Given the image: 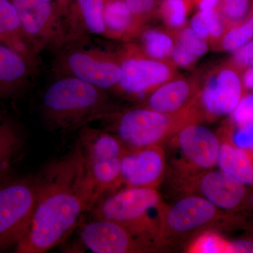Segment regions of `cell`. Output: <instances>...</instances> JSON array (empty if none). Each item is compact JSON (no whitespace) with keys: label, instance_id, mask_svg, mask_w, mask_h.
<instances>
[{"label":"cell","instance_id":"obj_10","mask_svg":"<svg viewBox=\"0 0 253 253\" xmlns=\"http://www.w3.org/2000/svg\"><path fill=\"white\" fill-rule=\"evenodd\" d=\"M80 236L82 244L94 253H148L161 246L139 231L109 219L94 218L82 226Z\"/></svg>","mask_w":253,"mask_h":253},{"label":"cell","instance_id":"obj_25","mask_svg":"<svg viewBox=\"0 0 253 253\" xmlns=\"http://www.w3.org/2000/svg\"><path fill=\"white\" fill-rule=\"evenodd\" d=\"M21 33L23 34L14 4L11 0H0V41L7 44V41H14Z\"/></svg>","mask_w":253,"mask_h":253},{"label":"cell","instance_id":"obj_19","mask_svg":"<svg viewBox=\"0 0 253 253\" xmlns=\"http://www.w3.org/2000/svg\"><path fill=\"white\" fill-rule=\"evenodd\" d=\"M139 35L140 44L137 46L143 54L151 59L172 61L175 34L166 28H144Z\"/></svg>","mask_w":253,"mask_h":253},{"label":"cell","instance_id":"obj_3","mask_svg":"<svg viewBox=\"0 0 253 253\" xmlns=\"http://www.w3.org/2000/svg\"><path fill=\"white\" fill-rule=\"evenodd\" d=\"M245 223V217L224 212L204 198L189 194L167 206L158 240L161 246H174L206 231L240 227Z\"/></svg>","mask_w":253,"mask_h":253},{"label":"cell","instance_id":"obj_27","mask_svg":"<svg viewBox=\"0 0 253 253\" xmlns=\"http://www.w3.org/2000/svg\"><path fill=\"white\" fill-rule=\"evenodd\" d=\"M227 240L214 231H208L196 236L188 247V252L197 253H226Z\"/></svg>","mask_w":253,"mask_h":253},{"label":"cell","instance_id":"obj_36","mask_svg":"<svg viewBox=\"0 0 253 253\" xmlns=\"http://www.w3.org/2000/svg\"><path fill=\"white\" fill-rule=\"evenodd\" d=\"M43 1H46V2L51 3L54 0H43Z\"/></svg>","mask_w":253,"mask_h":253},{"label":"cell","instance_id":"obj_11","mask_svg":"<svg viewBox=\"0 0 253 253\" xmlns=\"http://www.w3.org/2000/svg\"><path fill=\"white\" fill-rule=\"evenodd\" d=\"M64 63L71 76L104 90L117 87L121 81L122 71L117 56L74 50L66 55Z\"/></svg>","mask_w":253,"mask_h":253},{"label":"cell","instance_id":"obj_23","mask_svg":"<svg viewBox=\"0 0 253 253\" xmlns=\"http://www.w3.org/2000/svg\"><path fill=\"white\" fill-rule=\"evenodd\" d=\"M83 23L89 33L105 35L104 0H76Z\"/></svg>","mask_w":253,"mask_h":253},{"label":"cell","instance_id":"obj_21","mask_svg":"<svg viewBox=\"0 0 253 253\" xmlns=\"http://www.w3.org/2000/svg\"><path fill=\"white\" fill-rule=\"evenodd\" d=\"M196 0H159L156 15L166 29L176 34L187 26V18Z\"/></svg>","mask_w":253,"mask_h":253},{"label":"cell","instance_id":"obj_26","mask_svg":"<svg viewBox=\"0 0 253 253\" xmlns=\"http://www.w3.org/2000/svg\"><path fill=\"white\" fill-rule=\"evenodd\" d=\"M216 9L228 28L242 22L253 14V0H219Z\"/></svg>","mask_w":253,"mask_h":253},{"label":"cell","instance_id":"obj_16","mask_svg":"<svg viewBox=\"0 0 253 253\" xmlns=\"http://www.w3.org/2000/svg\"><path fill=\"white\" fill-rule=\"evenodd\" d=\"M105 35L114 39H129L143 28L136 21L125 0H104Z\"/></svg>","mask_w":253,"mask_h":253},{"label":"cell","instance_id":"obj_12","mask_svg":"<svg viewBox=\"0 0 253 253\" xmlns=\"http://www.w3.org/2000/svg\"><path fill=\"white\" fill-rule=\"evenodd\" d=\"M166 169V156L160 145L127 150L121 158V184L156 188L162 182Z\"/></svg>","mask_w":253,"mask_h":253},{"label":"cell","instance_id":"obj_24","mask_svg":"<svg viewBox=\"0 0 253 253\" xmlns=\"http://www.w3.org/2000/svg\"><path fill=\"white\" fill-rule=\"evenodd\" d=\"M20 137L10 125H0V179L11 166L20 148Z\"/></svg>","mask_w":253,"mask_h":253},{"label":"cell","instance_id":"obj_29","mask_svg":"<svg viewBox=\"0 0 253 253\" xmlns=\"http://www.w3.org/2000/svg\"><path fill=\"white\" fill-rule=\"evenodd\" d=\"M136 21L144 27L145 23L154 14L159 0H125Z\"/></svg>","mask_w":253,"mask_h":253},{"label":"cell","instance_id":"obj_5","mask_svg":"<svg viewBox=\"0 0 253 253\" xmlns=\"http://www.w3.org/2000/svg\"><path fill=\"white\" fill-rule=\"evenodd\" d=\"M201 119L197 108L176 114H165L146 107L119 113L113 129L125 146L136 150L169 141L184 126Z\"/></svg>","mask_w":253,"mask_h":253},{"label":"cell","instance_id":"obj_32","mask_svg":"<svg viewBox=\"0 0 253 253\" xmlns=\"http://www.w3.org/2000/svg\"><path fill=\"white\" fill-rule=\"evenodd\" d=\"M232 53L229 61L241 71L253 67V39Z\"/></svg>","mask_w":253,"mask_h":253},{"label":"cell","instance_id":"obj_37","mask_svg":"<svg viewBox=\"0 0 253 253\" xmlns=\"http://www.w3.org/2000/svg\"><path fill=\"white\" fill-rule=\"evenodd\" d=\"M196 1H197V2H198V0H196Z\"/></svg>","mask_w":253,"mask_h":253},{"label":"cell","instance_id":"obj_2","mask_svg":"<svg viewBox=\"0 0 253 253\" xmlns=\"http://www.w3.org/2000/svg\"><path fill=\"white\" fill-rule=\"evenodd\" d=\"M104 89L79 78H61L46 89L42 111L46 123L55 129L68 130L114 113Z\"/></svg>","mask_w":253,"mask_h":253},{"label":"cell","instance_id":"obj_18","mask_svg":"<svg viewBox=\"0 0 253 253\" xmlns=\"http://www.w3.org/2000/svg\"><path fill=\"white\" fill-rule=\"evenodd\" d=\"M28 74V64L22 51L0 44V93L9 92L21 84Z\"/></svg>","mask_w":253,"mask_h":253},{"label":"cell","instance_id":"obj_14","mask_svg":"<svg viewBox=\"0 0 253 253\" xmlns=\"http://www.w3.org/2000/svg\"><path fill=\"white\" fill-rule=\"evenodd\" d=\"M200 92L198 76H177L146 98L143 107L165 114H176L197 107Z\"/></svg>","mask_w":253,"mask_h":253},{"label":"cell","instance_id":"obj_8","mask_svg":"<svg viewBox=\"0 0 253 253\" xmlns=\"http://www.w3.org/2000/svg\"><path fill=\"white\" fill-rule=\"evenodd\" d=\"M118 58L121 64V81L116 89L131 97L146 96L160 86L179 76L172 61L151 59L136 45L126 46Z\"/></svg>","mask_w":253,"mask_h":253},{"label":"cell","instance_id":"obj_6","mask_svg":"<svg viewBox=\"0 0 253 253\" xmlns=\"http://www.w3.org/2000/svg\"><path fill=\"white\" fill-rule=\"evenodd\" d=\"M37 199L36 176L0 184V251L15 248L29 229Z\"/></svg>","mask_w":253,"mask_h":253},{"label":"cell","instance_id":"obj_9","mask_svg":"<svg viewBox=\"0 0 253 253\" xmlns=\"http://www.w3.org/2000/svg\"><path fill=\"white\" fill-rule=\"evenodd\" d=\"M184 188L204 198L224 212L246 217L253 212V186L243 184L220 170L204 171L184 178Z\"/></svg>","mask_w":253,"mask_h":253},{"label":"cell","instance_id":"obj_20","mask_svg":"<svg viewBox=\"0 0 253 253\" xmlns=\"http://www.w3.org/2000/svg\"><path fill=\"white\" fill-rule=\"evenodd\" d=\"M191 29L204 38L213 49L224 35L227 26L217 9L199 11L190 20Z\"/></svg>","mask_w":253,"mask_h":253},{"label":"cell","instance_id":"obj_4","mask_svg":"<svg viewBox=\"0 0 253 253\" xmlns=\"http://www.w3.org/2000/svg\"><path fill=\"white\" fill-rule=\"evenodd\" d=\"M167 206L156 188L126 186L107 197L100 198L91 212L96 219L121 223L161 246L158 236Z\"/></svg>","mask_w":253,"mask_h":253},{"label":"cell","instance_id":"obj_28","mask_svg":"<svg viewBox=\"0 0 253 253\" xmlns=\"http://www.w3.org/2000/svg\"><path fill=\"white\" fill-rule=\"evenodd\" d=\"M175 36L176 42L198 59H201L207 54L208 49L211 47L209 43L193 31L188 25L178 32Z\"/></svg>","mask_w":253,"mask_h":253},{"label":"cell","instance_id":"obj_34","mask_svg":"<svg viewBox=\"0 0 253 253\" xmlns=\"http://www.w3.org/2000/svg\"><path fill=\"white\" fill-rule=\"evenodd\" d=\"M242 79L246 91H253V67L246 68L243 71Z\"/></svg>","mask_w":253,"mask_h":253},{"label":"cell","instance_id":"obj_17","mask_svg":"<svg viewBox=\"0 0 253 253\" xmlns=\"http://www.w3.org/2000/svg\"><path fill=\"white\" fill-rule=\"evenodd\" d=\"M217 166L243 184L253 186V151L238 147L231 140H226L220 145Z\"/></svg>","mask_w":253,"mask_h":253},{"label":"cell","instance_id":"obj_1","mask_svg":"<svg viewBox=\"0 0 253 253\" xmlns=\"http://www.w3.org/2000/svg\"><path fill=\"white\" fill-rule=\"evenodd\" d=\"M37 199L19 253H44L67 237L84 212L99 201L79 142L68 155L50 163L38 176Z\"/></svg>","mask_w":253,"mask_h":253},{"label":"cell","instance_id":"obj_13","mask_svg":"<svg viewBox=\"0 0 253 253\" xmlns=\"http://www.w3.org/2000/svg\"><path fill=\"white\" fill-rule=\"evenodd\" d=\"M180 151L188 169L207 171L217 166L220 141L206 126L198 123L188 125L170 139Z\"/></svg>","mask_w":253,"mask_h":253},{"label":"cell","instance_id":"obj_22","mask_svg":"<svg viewBox=\"0 0 253 253\" xmlns=\"http://www.w3.org/2000/svg\"><path fill=\"white\" fill-rule=\"evenodd\" d=\"M253 39V14L242 22L226 28L214 48L216 51L234 52Z\"/></svg>","mask_w":253,"mask_h":253},{"label":"cell","instance_id":"obj_31","mask_svg":"<svg viewBox=\"0 0 253 253\" xmlns=\"http://www.w3.org/2000/svg\"><path fill=\"white\" fill-rule=\"evenodd\" d=\"M233 126L231 141L238 147L253 151V121Z\"/></svg>","mask_w":253,"mask_h":253},{"label":"cell","instance_id":"obj_33","mask_svg":"<svg viewBox=\"0 0 253 253\" xmlns=\"http://www.w3.org/2000/svg\"><path fill=\"white\" fill-rule=\"evenodd\" d=\"M253 253V236H247L234 241H228L226 253Z\"/></svg>","mask_w":253,"mask_h":253},{"label":"cell","instance_id":"obj_15","mask_svg":"<svg viewBox=\"0 0 253 253\" xmlns=\"http://www.w3.org/2000/svg\"><path fill=\"white\" fill-rule=\"evenodd\" d=\"M17 11L24 36L44 42L56 33V6L43 0H11Z\"/></svg>","mask_w":253,"mask_h":253},{"label":"cell","instance_id":"obj_7","mask_svg":"<svg viewBox=\"0 0 253 253\" xmlns=\"http://www.w3.org/2000/svg\"><path fill=\"white\" fill-rule=\"evenodd\" d=\"M242 73L228 60L198 76L200 92L196 106L201 118L214 120L231 114L246 92Z\"/></svg>","mask_w":253,"mask_h":253},{"label":"cell","instance_id":"obj_35","mask_svg":"<svg viewBox=\"0 0 253 253\" xmlns=\"http://www.w3.org/2000/svg\"><path fill=\"white\" fill-rule=\"evenodd\" d=\"M219 0H198L200 11H211L217 8Z\"/></svg>","mask_w":253,"mask_h":253},{"label":"cell","instance_id":"obj_30","mask_svg":"<svg viewBox=\"0 0 253 253\" xmlns=\"http://www.w3.org/2000/svg\"><path fill=\"white\" fill-rule=\"evenodd\" d=\"M231 122L240 126L253 121V91H246L234 111L231 113Z\"/></svg>","mask_w":253,"mask_h":253}]
</instances>
